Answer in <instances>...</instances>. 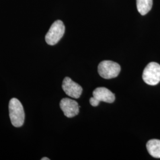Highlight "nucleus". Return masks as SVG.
<instances>
[{
    "mask_svg": "<svg viewBox=\"0 0 160 160\" xmlns=\"http://www.w3.org/2000/svg\"><path fill=\"white\" fill-rule=\"evenodd\" d=\"M92 97L97 99L98 102H104L106 103L114 102L115 96L114 94L105 87H98L96 88L92 92Z\"/></svg>",
    "mask_w": 160,
    "mask_h": 160,
    "instance_id": "0eeeda50",
    "label": "nucleus"
},
{
    "mask_svg": "<svg viewBox=\"0 0 160 160\" xmlns=\"http://www.w3.org/2000/svg\"><path fill=\"white\" fill-rule=\"evenodd\" d=\"M120 66L111 61H103L98 66V72L105 79H111L118 76L120 72Z\"/></svg>",
    "mask_w": 160,
    "mask_h": 160,
    "instance_id": "7ed1b4c3",
    "label": "nucleus"
},
{
    "mask_svg": "<svg viewBox=\"0 0 160 160\" xmlns=\"http://www.w3.org/2000/svg\"><path fill=\"white\" fill-rule=\"evenodd\" d=\"M65 26L61 20H57L52 24L46 33L45 40L49 45H55L61 40L65 33Z\"/></svg>",
    "mask_w": 160,
    "mask_h": 160,
    "instance_id": "20e7f679",
    "label": "nucleus"
},
{
    "mask_svg": "<svg viewBox=\"0 0 160 160\" xmlns=\"http://www.w3.org/2000/svg\"><path fill=\"white\" fill-rule=\"evenodd\" d=\"M8 109L12 125L16 128L23 126L25 114L21 102L17 98H12L9 102Z\"/></svg>",
    "mask_w": 160,
    "mask_h": 160,
    "instance_id": "f257e3e1",
    "label": "nucleus"
},
{
    "mask_svg": "<svg viewBox=\"0 0 160 160\" xmlns=\"http://www.w3.org/2000/svg\"><path fill=\"white\" fill-rule=\"evenodd\" d=\"M42 160H49V158H46V157H44V158H42Z\"/></svg>",
    "mask_w": 160,
    "mask_h": 160,
    "instance_id": "9b49d317",
    "label": "nucleus"
},
{
    "mask_svg": "<svg viewBox=\"0 0 160 160\" xmlns=\"http://www.w3.org/2000/svg\"><path fill=\"white\" fill-rule=\"evenodd\" d=\"M144 82L149 86H155L160 82V65L157 62L149 63L142 74Z\"/></svg>",
    "mask_w": 160,
    "mask_h": 160,
    "instance_id": "f03ea898",
    "label": "nucleus"
},
{
    "mask_svg": "<svg viewBox=\"0 0 160 160\" xmlns=\"http://www.w3.org/2000/svg\"><path fill=\"white\" fill-rule=\"evenodd\" d=\"M147 149L152 157L160 158V140L151 139L147 143Z\"/></svg>",
    "mask_w": 160,
    "mask_h": 160,
    "instance_id": "6e6552de",
    "label": "nucleus"
},
{
    "mask_svg": "<svg viewBox=\"0 0 160 160\" xmlns=\"http://www.w3.org/2000/svg\"><path fill=\"white\" fill-rule=\"evenodd\" d=\"M62 87L67 96L74 98H78L82 92L81 86L73 81L69 77L64 78Z\"/></svg>",
    "mask_w": 160,
    "mask_h": 160,
    "instance_id": "39448f33",
    "label": "nucleus"
},
{
    "mask_svg": "<svg viewBox=\"0 0 160 160\" xmlns=\"http://www.w3.org/2000/svg\"><path fill=\"white\" fill-rule=\"evenodd\" d=\"M152 4L153 0H137L138 11L144 16L151 10Z\"/></svg>",
    "mask_w": 160,
    "mask_h": 160,
    "instance_id": "1a4fd4ad",
    "label": "nucleus"
},
{
    "mask_svg": "<svg viewBox=\"0 0 160 160\" xmlns=\"http://www.w3.org/2000/svg\"><path fill=\"white\" fill-rule=\"evenodd\" d=\"M60 108L65 116L71 118L77 116L79 113V106L74 100L64 98L60 102Z\"/></svg>",
    "mask_w": 160,
    "mask_h": 160,
    "instance_id": "423d86ee",
    "label": "nucleus"
},
{
    "mask_svg": "<svg viewBox=\"0 0 160 160\" xmlns=\"http://www.w3.org/2000/svg\"><path fill=\"white\" fill-rule=\"evenodd\" d=\"M90 103L91 104L92 106L96 107L99 104L100 102H98L97 99H96L94 97H92L90 99Z\"/></svg>",
    "mask_w": 160,
    "mask_h": 160,
    "instance_id": "9d476101",
    "label": "nucleus"
}]
</instances>
